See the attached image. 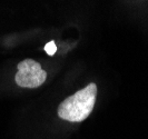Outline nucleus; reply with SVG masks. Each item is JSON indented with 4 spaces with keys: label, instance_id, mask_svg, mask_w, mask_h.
I'll list each match as a JSON object with an SVG mask.
<instances>
[{
    "label": "nucleus",
    "instance_id": "obj_3",
    "mask_svg": "<svg viewBox=\"0 0 148 139\" xmlns=\"http://www.w3.org/2000/svg\"><path fill=\"white\" fill-rule=\"evenodd\" d=\"M45 51L47 52L49 56H53L56 51H57V47L53 41H50V42H47V45L45 46Z\"/></svg>",
    "mask_w": 148,
    "mask_h": 139
},
{
    "label": "nucleus",
    "instance_id": "obj_1",
    "mask_svg": "<svg viewBox=\"0 0 148 139\" xmlns=\"http://www.w3.org/2000/svg\"><path fill=\"white\" fill-rule=\"evenodd\" d=\"M97 98V85L95 82L67 97L58 106L59 118L69 123H80L91 114Z\"/></svg>",
    "mask_w": 148,
    "mask_h": 139
},
{
    "label": "nucleus",
    "instance_id": "obj_2",
    "mask_svg": "<svg viewBox=\"0 0 148 139\" xmlns=\"http://www.w3.org/2000/svg\"><path fill=\"white\" fill-rule=\"evenodd\" d=\"M17 68L15 81L19 87L38 88L47 79V73L36 60L25 59L18 64Z\"/></svg>",
    "mask_w": 148,
    "mask_h": 139
}]
</instances>
